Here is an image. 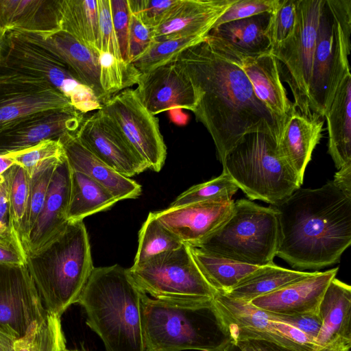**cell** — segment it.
<instances>
[{
	"label": "cell",
	"instance_id": "obj_20",
	"mask_svg": "<svg viewBox=\"0 0 351 351\" xmlns=\"http://www.w3.org/2000/svg\"><path fill=\"white\" fill-rule=\"evenodd\" d=\"M232 199L207 200L154 213L182 242L195 244L215 231L230 216Z\"/></svg>",
	"mask_w": 351,
	"mask_h": 351
},
{
	"label": "cell",
	"instance_id": "obj_47",
	"mask_svg": "<svg viewBox=\"0 0 351 351\" xmlns=\"http://www.w3.org/2000/svg\"><path fill=\"white\" fill-rule=\"evenodd\" d=\"M155 42L154 29L131 14L128 35V57L131 62L145 53Z\"/></svg>",
	"mask_w": 351,
	"mask_h": 351
},
{
	"label": "cell",
	"instance_id": "obj_1",
	"mask_svg": "<svg viewBox=\"0 0 351 351\" xmlns=\"http://www.w3.org/2000/svg\"><path fill=\"white\" fill-rule=\"evenodd\" d=\"M241 59V52L209 34L173 59L193 86L197 104L193 112L211 136L221 163L248 134L268 133L277 143L281 136L278 122L243 70Z\"/></svg>",
	"mask_w": 351,
	"mask_h": 351
},
{
	"label": "cell",
	"instance_id": "obj_21",
	"mask_svg": "<svg viewBox=\"0 0 351 351\" xmlns=\"http://www.w3.org/2000/svg\"><path fill=\"white\" fill-rule=\"evenodd\" d=\"M339 267L311 273L250 303L267 312L281 314L318 313L323 295Z\"/></svg>",
	"mask_w": 351,
	"mask_h": 351
},
{
	"label": "cell",
	"instance_id": "obj_53",
	"mask_svg": "<svg viewBox=\"0 0 351 351\" xmlns=\"http://www.w3.org/2000/svg\"><path fill=\"white\" fill-rule=\"evenodd\" d=\"M15 339L0 332V351H15Z\"/></svg>",
	"mask_w": 351,
	"mask_h": 351
},
{
	"label": "cell",
	"instance_id": "obj_15",
	"mask_svg": "<svg viewBox=\"0 0 351 351\" xmlns=\"http://www.w3.org/2000/svg\"><path fill=\"white\" fill-rule=\"evenodd\" d=\"M75 134L86 149L121 175L131 178L148 169L101 109L84 117Z\"/></svg>",
	"mask_w": 351,
	"mask_h": 351
},
{
	"label": "cell",
	"instance_id": "obj_16",
	"mask_svg": "<svg viewBox=\"0 0 351 351\" xmlns=\"http://www.w3.org/2000/svg\"><path fill=\"white\" fill-rule=\"evenodd\" d=\"M134 91L153 115L173 109L193 112L197 104L193 84L175 60L141 73Z\"/></svg>",
	"mask_w": 351,
	"mask_h": 351
},
{
	"label": "cell",
	"instance_id": "obj_39",
	"mask_svg": "<svg viewBox=\"0 0 351 351\" xmlns=\"http://www.w3.org/2000/svg\"><path fill=\"white\" fill-rule=\"evenodd\" d=\"M64 156L53 158L42 162L29 178V202L25 227V252L29 234L43 208L53 172Z\"/></svg>",
	"mask_w": 351,
	"mask_h": 351
},
{
	"label": "cell",
	"instance_id": "obj_45",
	"mask_svg": "<svg viewBox=\"0 0 351 351\" xmlns=\"http://www.w3.org/2000/svg\"><path fill=\"white\" fill-rule=\"evenodd\" d=\"M100 52L108 53L123 60L114 30L110 0H98Z\"/></svg>",
	"mask_w": 351,
	"mask_h": 351
},
{
	"label": "cell",
	"instance_id": "obj_36",
	"mask_svg": "<svg viewBox=\"0 0 351 351\" xmlns=\"http://www.w3.org/2000/svg\"><path fill=\"white\" fill-rule=\"evenodd\" d=\"M29 178L17 164L9 168V205L11 231L25 251V227L28 208ZM26 253V252H25Z\"/></svg>",
	"mask_w": 351,
	"mask_h": 351
},
{
	"label": "cell",
	"instance_id": "obj_38",
	"mask_svg": "<svg viewBox=\"0 0 351 351\" xmlns=\"http://www.w3.org/2000/svg\"><path fill=\"white\" fill-rule=\"evenodd\" d=\"M100 84L108 99L137 84L140 73L132 65L112 55L100 52Z\"/></svg>",
	"mask_w": 351,
	"mask_h": 351
},
{
	"label": "cell",
	"instance_id": "obj_48",
	"mask_svg": "<svg viewBox=\"0 0 351 351\" xmlns=\"http://www.w3.org/2000/svg\"><path fill=\"white\" fill-rule=\"evenodd\" d=\"M114 30L123 61L128 62V35L130 21V10L128 0H110Z\"/></svg>",
	"mask_w": 351,
	"mask_h": 351
},
{
	"label": "cell",
	"instance_id": "obj_4",
	"mask_svg": "<svg viewBox=\"0 0 351 351\" xmlns=\"http://www.w3.org/2000/svg\"><path fill=\"white\" fill-rule=\"evenodd\" d=\"M143 292L128 269L119 265L94 267L77 303L87 326L106 351H145L140 301Z\"/></svg>",
	"mask_w": 351,
	"mask_h": 351
},
{
	"label": "cell",
	"instance_id": "obj_49",
	"mask_svg": "<svg viewBox=\"0 0 351 351\" xmlns=\"http://www.w3.org/2000/svg\"><path fill=\"white\" fill-rule=\"evenodd\" d=\"M267 313L271 319L292 326L313 339L315 341L322 327V319L319 313Z\"/></svg>",
	"mask_w": 351,
	"mask_h": 351
},
{
	"label": "cell",
	"instance_id": "obj_46",
	"mask_svg": "<svg viewBox=\"0 0 351 351\" xmlns=\"http://www.w3.org/2000/svg\"><path fill=\"white\" fill-rule=\"evenodd\" d=\"M276 0H236L217 21L215 27L221 24L255 15L271 13Z\"/></svg>",
	"mask_w": 351,
	"mask_h": 351
},
{
	"label": "cell",
	"instance_id": "obj_28",
	"mask_svg": "<svg viewBox=\"0 0 351 351\" xmlns=\"http://www.w3.org/2000/svg\"><path fill=\"white\" fill-rule=\"evenodd\" d=\"M322 327L315 343L322 348L338 341L351 342V287L333 278L321 300Z\"/></svg>",
	"mask_w": 351,
	"mask_h": 351
},
{
	"label": "cell",
	"instance_id": "obj_44",
	"mask_svg": "<svg viewBox=\"0 0 351 351\" xmlns=\"http://www.w3.org/2000/svg\"><path fill=\"white\" fill-rule=\"evenodd\" d=\"M64 155L62 144L58 139L42 141L32 147L13 154V157L15 163L22 167L30 178L40 164Z\"/></svg>",
	"mask_w": 351,
	"mask_h": 351
},
{
	"label": "cell",
	"instance_id": "obj_24",
	"mask_svg": "<svg viewBox=\"0 0 351 351\" xmlns=\"http://www.w3.org/2000/svg\"><path fill=\"white\" fill-rule=\"evenodd\" d=\"M241 67L256 96L278 122L282 134L285 123L296 109L287 97L276 58L270 52L257 56L242 53Z\"/></svg>",
	"mask_w": 351,
	"mask_h": 351
},
{
	"label": "cell",
	"instance_id": "obj_33",
	"mask_svg": "<svg viewBox=\"0 0 351 351\" xmlns=\"http://www.w3.org/2000/svg\"><path fill=\"white\" fill-rule=\"evenodd\" d=\"M189 245L194 261L203 276L218 293L229 292L260 267L240 263Z\"/></svg>",
	"mask_w": 351,
	"mask_h": 351
},
{
	"label": "cell",
	"instance_id": "obj_43",
	"mask_svg": "<svg viewBox=\"0 0 351 351\" xmlns=\"http://www.w3.org/2000/svg\"><path fill=\"white\" fill-rule=\"evenodd\" d=\"M130 13L146 27H158L182 0H128Z\"/></svg>",
	"mask_w": 351,
	"mask_h": 351
},
{
	"label": "cell",
	"instance_id": "obj_5",
	"mask_svg": "<svg viewBox=\"0 0 351 351\" xmlns=\"http://www.w3.org/2000/svg\"><path fill=\"white\" fill-rule=\"evenodd\" d=\"M25 265L47 313L60 316L77 303L93 269L90 244L83 221L68 222Z\"/></svg>",
	"mask_w": 351,
	"mask_h": 351
},
{
	"label": "cell",
	"instance_id": "obj_6",
	"mask_svg": "<svg viewBox=\"0 0 351 351\" xmlns=\"http://www.w3.org/2000/svg\"><path fill=\"white\" fill-rule=\"evenodd\" d=\"M271 134L245 135L226 156L223 171L251 200L277 205L300 188L303 181L280 156Z\"/></svg>",
	"mask_w": 351,
	"mask_h": 351
},
{
	"label": "cell",
	"instance_id": "obj_29",
	"mask_svg": "<svg viewBox=\"0 0 351 351\" xmlns=\"http://www.w3.org/2000/svg\"><path fill=\"white\" fill-rule=\"evenodd\" d=\"M324 117L328 133V152L339 170L351 164V74L341 82Z\"/></svg>",
	"mask_w": 351,
	"mask_h": 351
},
{
	"label": "cell",
	"instance_id": "obj_42",
	"mask_svg": "<svg viewBox=\"0 0 351 351\" xmlns=\"http://www.w3.org/2000/svg\"><path fill=\"white\" fill-rule=\"evenodd\" d=\"M296 20L297 0H276L267 27L271 49L293 34Z\"/></svg>",
	"mask_w": 351,
	"mask_h": 351
},
{
	"label": "cell",
	"instance_id": "obj_50",
	"mask_svg": "<svg viewBox=\"0 0 351 351\" xmlns=\"http://www.w3.org/2000/svg\"><path fill=\"white\" fill-rule=\"evenodd\" d=\"M26 253L12 234L0 235V265H25Z\"/></svg>",
	"mask_w": 351,
	"mask_h": 351
},
{
	"label": "cell",
	"instance_id": "obj_58",
	"mask_svg": "<svg viewBox=\"0 0 351 351\" xmlns=\"http://www.w3.org/2000/svg\"><path fill=\"white\" fill-rule=\"evenodd\" d=\"M65 351H82V350H67L66 349Z\"/></svg>",
	"mask_w": 351,
	"mask_h": 351
},
{
	"label": "cell",
	"instance_id": "obj_57",
	"mask_svg": "<svg viewBox=\"0 0 351 351\" xmlns=\"http://www.w3.org/2000/svg\"><path fill=\"white\" fill-rule=\"evenodd\" d=\"M223 351H241L233 342L229 344Z\"/></svg>",
	"mask_w": 351,
	"mask_h": 351
},
{
	"label": "cell",
	"instance_id": "obj_26",
	"mask_svg": "<svg viewBox=\"0 0 351 351\" xmlns=\"http://www.w3.org/2000/svg\"><path fill=\"white\" fill-rule=\"evenodd\" d=\"M60 0H0V27L47 34L60 30Z\"/></svg>",
	"mask_w": 351,
	"mask_h": 351
},
{
	"label": "cell",
	"instance_id": "obj_40",
	"mask_svg": "<svg viewBox=\"0 0 351 351\" xmlns=\"http://www.w3.org/2000/svg\"><path fill=\"white\" fill-rule=\"evenodd\" d=\"M204 38L189 36L155 41L145 53L130 63L140 73H146L170 62L184 50Z\"/></svg>",
	"mask_w": 351,
	"mask_h": 351
},
{
	"label": "cell",
	"instance_id": "obj_51",
	"mask_svg": "<svg viewBox=\"0 0 351 351\" xmlns=\"http://www.w3.org/2000/svg\"><path fill=\"white\" fill-rule=\"evenodd\" d=\"M234 343L241 351H295L276 343L260 339H246Z\"/></svg>",
	"mask_w": 351,
	"mask_h": 351
},
{
	"label": "cell",
	"instance_id": "obj_9",
	"mask_svg": "<svg viewBox=\"0 0 351 351\" xmlns=\"http://www.w3.org/2000/svg\"><path fill=\"white\" fill-rule=\"evenodd\" d=\"M0 77H18L47 84L82 114L101 108L93 92L67 66L16 31L6 32L0 59Z\"/></svg>",
	"mask_w": 351,
	"mask_h": 351
},
{
	"label": "cell",
	"instance_id": "obj_30",
	"mask_svg": "<svg viewBox=\"0 0 351 351\" xmlns=\"http://www.w3.org/2000/svg\"><path fill=\"white\" fill-rule=\"evenodd\" d=\"M270 13L221 24L209 34L226 41L246 56H257L270 52L271 43L267 34Z\"/></svg>",
	"mask_w": 351,
	"mask_h": 351
},
{
	"label": "cell",
	"instance_id": "obj_41",
	"mask_svg": "<svg viewBox=\"0 0 351 351\" xmlns=\"http://www.w3.org/2000/svg\"><path fill=\"white\" fill-rule=\"evenodd\" d=\"M238 186L226 173L207 182L194 185L179 195L169 208H178L193 203L217 199H232Z\"/></svg>",
	"mask_w": 351,
	"mask_h": 351
},
{
	"label": "cell",
	"instance_id": "obj_11",
	"mask_svg": "<svg viewBox=\"0 0 351 351\" xmlns=\"http://www.w3.org/2000/svg\"><path fill=\"white\" fill-rule=\"evenodd\" d=\"M323 3L324 0H297L293 34L270 50L278 62L281 80L287 83L292 91L295 109L311 119L316 117L310 108L309 88Z\"/></svg>",
	"mask_w": 351,
	"mask_h": 351
},
{
	"label": "cell",
	"instance_id": "obj_19",
	"mask_svg": "<svg viewBox=\"0 0 351 351\" xmlns=\"http://www.w3.org/2000/svg\"><path fill=\"white\" fill-rule=\"evenodd\" d=\"M17 32L65 64L81 83L93 92L101 105L109 100L100 84L98 52L62 30L47 34Z\"/></svg>",
	"mask_w": 351,
	"mask_h": 351
},
{
	"label": "cell",
	"instance_id": "obj_32",
	"mask_svg": "<svg viewBox=\"0 0 351 351\" xmlns=\"http://www.w3.org/2000/svg\"><path fill=\"white\" fill-rule=\"evenodd\" d=\"M117 202L104 186L85 174L71 170L68 222L83 221L91 215L110 208Z\"/></svg>",
	"mask_w": 351,
	"mask_h": 351
},
{
	"label": "cell",
	"instance_id": "obj_27",
	"mask_svg": "<svg viewBox=\"0 0 351 351\" xmlns=\"http://www.w3.org/2000/svg\"><path fill=\"white\" fill-rule=\"evenodd\" d=\"M323 125V118H308L296 109L285 123L277 144L280 156L302 181L313 152L322 138Z\"/></svg>",
	"mask_w": 351,
	"mask_h": 351
},
{
	"label": "cell",
	"instance_id": "obj_17",
	"mask_svg": "<svg viewBox=\"0 0 351 351\" xmlns=\"http://www.w3.org/2000/svg\"><path fill=\"white\" fill-rule=\"evenodd\" d=\"M73 108L46 83L18 77H0V132L39 112Z\"/></svg>",
	"mask_w": 351,
	"mask_h": 351
},
{
	"label": "cell",
	"instance_id": "obj_13",
	"mask_svg": "<svg viewBox=\"0 0 351 351\" xmlns=\"http://www.w3.org/2000/svg\"><path fill=\"white\" fill-rule=\"evenodd\" d=\"M213 299L233 343L246 339H260L295 351L320 349L313 339L292 326L271 319L266 311L250 302L218 292Z\"/></svg>",
	"mask_w": 351,
	"mask_h": 351
},
{
	"label": "cell",
	"instance_id": "obj_2",
	"mask_svg": "<svg viewBox=\"0 0 351 351\" xmlns=\"http://www.w3.org/2000/svg\"><path fill=\"white\" fill-rule=\"evenodd\" d=\"M280 224L276 256L298 271L338 263L351 244V197L328 181L295 191L273 206Z\"/></svg>",
	"mask_w": 351,
	"mask_h": 351
},
{
	"label": "cell",
	"instance_id": "obj_10",
	"mask_svg": "<svg viewBox=\"0 0 351 351\" xmlns=\"http://www.w3.org/2000/svg\"><path fill=\"white\" fill-rule=\"evenodd\" d=\"M128 271L138 289L152 298L191 300L217 293L199 269L189 244L158 254Z\"/></svg>",
	"mask_w": 351,
	"mask_h": 351
},
{
	"label": "cell",
	"instance_id": "obj_14",
	"mask_svg": "<svg viewBox=\"0 0 351 351\" xmlns=\"http://www.w3.org/2000/svg\"><path fill=\"white\" fill-rule=\"evenodd\" d=\"M47 314L26 265H0V332L19 339Z\"/></svg>",
	"mask_w": 351,
	"mask_h": 351
},
{
	"label": "cell",
	"instance_id": "obj_37",
	"mask_svg": "<svg viewBox=\"0 0 351 351\" xmlns=\"http://www.w3.org/2000/svg\"><path fill=\"white\" fill-rule=\"evenodd\" d=\"M60 317L47 313L24 337L15 340V351H65L66 339Z\"/></svg>",
	"mask_w": 351,
	"mask_h": 351
},
{
	"label": "cell",
	"instance_id": "obj_31",
	"mask_svg": "<svg viewBox=\"0 0 351 351\" xmlns=\"http://www.w3.org/2000/svg\"><path fill=\"white\" fill-rule=\"evenodd\" d=\"M60 30L100 53L98 0H60Z\"/></svg>",
	"mask_w": 351,
	"mask_h": 351
},
{
	"label": "cell",
	"instance_id": "obj_25",
	"mask_svg": "<svg viewBox=\"0 0 351 351\" xmlns=\"http://www.w3.org/2000/svg\"><path fill=\"white\" fill-rule=\"evenodd\" d=\"M75 133H67L59 139L71 170L84 173L98 182L119 201L141 195L142 189L139 184L100 160L80 143Z\"/></svg>",
	"mask_w": 351,
	"mask_h": 351
},
{
	"label": "cell",
	"instance_id": "obj_34",
	"mask_svg": "<svg viewBox=\"0 0 351 351\" xmlns=\"http://www.w3.org/2000/svg\"><path fill=\"white\" fill-rule=\"evenodd\" d=\"M310 273L281 267L273 263L260 266L229 292L223 294L232 299L250 302L258 297L298 280Z\"/></svg>",
	"mask_w": 351,
	"mask_h": 351
},
{
	"label": "cell",
	"instance_id": "obj_12",
	"mask_svg": "<svg viewBox=\"0 0 351 351\" xmlns=\"http://www.w3.org/2000/svg\"><path fill=\"white\" fill-rule=\"evenodd\" d=\"M101 109L148 169L160 171L166 159L167 147L158 119L142 105L134 90L127 88L119 92Z\"/></svg>",
	"mask_w": 351,
	"mask_h": 351
},
{
	"label": "cell",
	"instance_id": "obj_56",
	"mask_svg": "<svg viewBox=\"0 0 351 351\" xmlns=\"http://www.w3.org/2000/svg\"><path fill=\"white\" fill-rule=\"evenodd\" d=\"M5 34H6V31H5L4 29H3L2 28L0 27V59H1V52H2V49H3V46Z\"/></svg>",
	"mask_w": 351,
	"mask_h": 351
},
{
	"label": "cell",
	"instance_id": "obj_35",
	"mask_svg": "<svg viewBox=\"0 0 351 351\" xmlns=\"http://www.w3.org/2000/svg\"><path fill=\"white\" fill-rule=\"evenodd\" d=\"M182 242L149 213L138 232V248L133 266L161 253L179 248Z\"/></svg>",
	"mask_w": 351,
	"mask_h": 351
},
{
	"label": "cell",
	"instance_id": "obj_52",
	"mask_svg": "<svg viewBox=\"0 0 351 351\" xmlns=\"http://www.w3.org/2000/svg\"><path fill=\"white\" fill-rule=\"evenodd\" d=\"M332 181L342 193L351 197V164L339 169Z\"/></svg>",
	"mask_w": 351,
	"mask_h": 351
},
{
	"label": "cell",
	"instance_id": "obj_22",
	"mask_svg": "<svg viewBox=\"0 0 351 351\" xmlns=\"http://www.w3.org/2000/svg\"><path fill=\"white\" fill-rule=\"evenodd\" d=\"M71 174V168L64 156L53 172L43 208L29 234L26 256L45 245L67 224Z\"/></svg>",
	"mask_w": 351,
	"mask_h": 351
},
{
	"label": "cell",
	"instance_id": "obj_7",
	"mask_svg": "<svg viewBox=\"0 0 351 351\" xmlns=\"http://www.w3.org/2000/svg\"><path fill=\"white\" fill-rule=\"evenodd\" d=\"M279 242L276 209L240 199L234 202L231 214L215 231L190 245L240 263L262 266L274 263Z\"/></svg>",
	"mask_w": 351,
	"mask_h": 351
},
{
	"label": "cell",
	"instance_id": "obj_3",
	"mask_svg": "<svg viewBox=\"0 0 351 351\" xmlns=\"http://www.w3.org/2000/svg\"><path fill=\"white\" fill-rule=\"evenodd\" d=\"M145 351H223L232 343L213 298L163 300L142 293Z\"/></svg>",
	"mask_w": 351,
	"mask_h": 351
},
{
	"label": "cell",
	"instance_id": "obj_18",
	"mask_svg": "<svg viewBox=\"0 0 351 351\" xmlns=\"http://www.w3.org/2000/svg\"><path fill=\"white\" fill-rule=\"evenodd\" d=\"M84 114L74 108L31 115L0 132V156L13 154L46 140H58L79 128Z\"/></svg>",
	"mask_w": 351,
	"mask_h": 351
},
{
	"label": "cell",
	"instance_id": "obj_8",
	"mask_svg": "<svg viewBox=\"0 0 351 351\" xmlns=\"http://www.w3.org/2000/svg\"><path fill=\"white\" fill-rule=\"evenodd\" d=\"M351 0H324L309 88L311 111L324 118L346 76L350 75Z\"/></svg>",
	"mask_w": 351,
	"mask_h": 351
},
{
	"label": "cell",
	"instance_id": "obj_54",
	"mask_svg": "<svg viewBox=\"0 0 351 351\" xmlns=\"http://www.w3.org/2000/svg\"><path fill=\"white\" fill-rule=\"evenodd\" d=\"M351 342L338 341L320 348L318 351H350Z\"/></svg>",
	"mask_w": 351,
	"mask_h": 351
},
{
	"label": "cell",
	"instance_id": "obj_23",
	"mask_svg": "<svg viewBox=\"0 0 351 351\" xmlns=\"http://www.w3.org/2000/svg\"><path fill=\"white\" fill-rule=\"evenodd\" d=\"M236 0H182L154 29V40L189 36L206 37L220 16Z\"/></svg>",
	"mask_w": 351,
	"mask_h": 351
},
{
	"label": "cell",
	"instance_id": "obj_55",
	"mask_svg": "<svg viewBox=\"0 0 351 351\" xmlns=\"http://www.w3.org/2000/svg\"><path fill=\"white\" fill-rule=\"evenodd\" d=\"M14 164L13 154L0 156V176Z\"/></svg>",
	"mask_w": 351,
	"mask_h": 351
}]
</instances>
